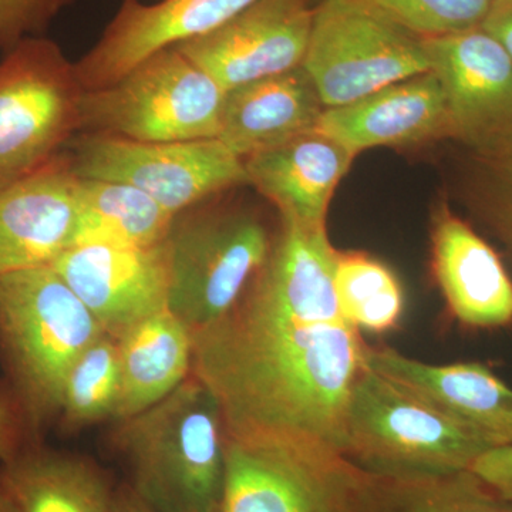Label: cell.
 Returning a JSON list of instances; mask_svg holds the SVG:
<instances>
[{
  "mask_svg": "<svg viewBox=\"0 0 512 512\" xmlns=\"http://www.w3.org/2000/svg\"><path fill=\"white\" fill-rule=\"evenodd\" d=\"M372 481L326 444L225 437L218 512H363Z\"/></svg>",
  "mask_w": 512,
  "mask_h": 512,
  "instance_id": "7",
  "label": "cell"
},
{
  "mask_svg": "<svg viewBox=\"0 0 512 512\" xmlns=\"http://www.w3.org/2000/svg\"><path fill=\"white\" fill-rule=\"evenodd\" d=\"M0 512H22L12 495L0 485Z\"/></svg>",
  "mask_w": 512,
  "mask_h": 512,
  "instance_id": "34",
  "label": "cell"
},
{
  "mask_svg": "<svg viewBox=\"0 0 512 512\" xmlns=\"http://www.w3.org/2000/svg\"><path fill=\"white\" fill-rule=\"evenodd\" d=\"M488 161V212L491 222L512 254V134Z\"/></svg>",
  "mask_w": 512,
  "mask_h": 512,
  "instance_id": "29",
  "label": "cell"
},
{
  "mask_svg": "<svg viewBox=\"0 0 512 512\" xmlns=\"http://www.w3.org/2000/svg\"><path fill=\"white\" fill-rule=\"evenodd\" d=\"M0 485L22 512H111L117 487L92 458L29 444L0 463Z\"/></svg>",
  "mask_w": 512,
  "mask_h": 512,
  "instance_id": "21",
  "label": "cell"
},
{
  "mask_svg": "<svg viewBox=\"0 0 512 512\" xmlns=\"http://www.w3.org/2000/svg\"><path fill=\"white\" fill-rule=\"evenodd\" d=\"M302 67L326 109L430 72L423 39L363 0H320Z\"/></svg>",
  "mask_w": 512,
  "mask_h": 512,
  "instance_id": "9",
  "label": "cell"
},
{
  "mask_svg": "<svg viewBox=\"0 0 512 512\" xmlns=\"http://www.w3.org/2000/svg\"><path fill=\"white\" fill-rule=\"evenodd\" d=\"M208 201L175 215L165 238L168 311L191 333L217 322L237 303L275 239L254 212Z\"/></svg>",
  "mask_w": 512,
  "mask_h": 512,
  "instance_id": "5",
  "label": "cell"
},
{
  "mask_svg": "<svg viewBox=\"0 0 512 512\" xmlns=\"http://www.w3.org/2000/svg\"><path fill=\"white\" fill-rule=\"evenodd\" d=\"M333 288L340 312L359 330L384 333L402 320L404 295L396 274L359 251L336 252Z\"/></svg>",
  "mask_w": 512,
  "mask_h": 512,
  "instance_id": "25",
  "label": "cell"
},
{
  "mask_svg": "<svg viewBox=\"0 0 512 512\" xmlns=\"http://www.w3.org/2000/svg\"><path fill=\"white\" fill-rule=\"evenodd\" d=\"M431 268L458 322L481 329L511 322L512 281L500 256L446 205L434 212Z\"/></svg>",
  "mask_w": 512,
  "mask_h": 512,
  "instance_id": "18",
  "label": "cell"
},
{
  "mask_svg": "<svg viewBox=\"0 0 512 512\" xmlns=\"http://www.w3.org/2000/svg\"><path fill=\"white\" fill-rule=\"evenodd\" d=\"M111 443L131 490L154 512H218L225 480V429L214 394L191 373L174 392L116 421Z\"/></svg>",
  "mask_w": 512,
  "mask_h": 512,
  "instance_id": "2",
  "label": "cell"
},
{
  "mask_svg": "<svg viewBox=\"0 0 512 512\" xmlns=\"http://www.w3.org/2000/svg\"><path fill=\"white\" fill-rule=\"evenodd\" d=\"M366 365L476 430L495 447L512 444V387L483 363L433 365L369 346Z\"/></svg>",
  "mask_w": 512,
  "mask_h": 512,
  "instance_id": "17",
  "label": "cell"
},
{
  "mask_svg": "<svg viewBox=\"0 0 512 512\" xmlns=\"http://www.w3.org/2000/svg\"><path fill=\"white\" fill-rule=\"evenodd\" d=\"M116 420L128 419L174 392L192 373V333L170 311L144 319L121 338Z\"/></svg>",
  "mask_w": 512,
  "mask_h": 512,
  "instance_id": "22",
  "label": "cell"
},
{
  "mask_svg": "<svg viewBox=\"0 0 512 512\" xmlns=\"http://www.w3.org/2000/svg\"><path fill=\"white\" fill-rule=\"evenodd\" d=\"M312 0H256L208 35L174 46L224 92L301 67Z\"/></svg>",
  "mask_w": 512,
  "mask_h": 512,
  "instance_id": "12",
  "label": "cell"
},
{
  "mask_svg": "<svg viewBox=\"0 0 512 512\" xmlns=\"http://www.w3.org/2000/svg\"><path fill=\"white\" fill-rule=\"evenodd\" d=\"M83 92L76 66L49 37L0 56V190L67 150L80 131Z\"/></svg>",
  "mask_w": 512,
  "mask_h": 512,
  "instance_id": "8",
  "label": "cell"
},
{
  "mask_svg": "<svg viewBox=\"0 0 512 512\" xmlns=\"http://www.w3.org/2000/svg\"><path fill=\"white\" fill-rule=\"evenodd\" d=\"M79 183L64 151L0 190V276L52 265L73 247Z\"/></svg>",
  "mask_w": 512,
  "mask_h": 512,
  "instance_id": "15",
  "label": "cell"
},
{
  "mask_svg": "<svg viewBox=\"0 0 512 512\" xmlns=\"http://www.w3.org/2000/svg\"><path fill=\"white\" fill-rule=\"evenodd\" d=\"M66 151L77 177L131 185L174 215L248 185L244 160L218 138L144 143L80 133Z\"/></svg>",
  "mask_w": 512,
  "mask_h": 512,
  "instance_id": "10",
  "label": "cell"
},
{
  "mask_svg": "<svg viewBox=\"0 0 512 512\" xmlns=\"http://www.w3.org/2000/svg\"><path fill=\"white\" fill-rule=\"evenodd\" d=\"M120 400L117 340L103 333L70 369L64 384L59 421L64 430H82L116 420Z\"/></svg>",
  "mask_w": 512,
  "mask_h": 512,
  "instance_id": "26",
  "label": "cell"
},
{
  "mask_svg": "<svg viewBox=\"0 0 512 512\" xmlns=\"http://www.w3.org/2000/svg\"><path fill=\"white\" fill-rule=\"evenodd\" d=\"M32 443L37 441L30 434L15 396L5 380H0V463Z\"/></svg>",
  "mask_w": 512,
  "mask_h": 512,
  "instance_id": "30",
  "label": "cell"
},
{
  "mask_svg": "<svg viewBox=\"0 0 512 512\" xmlns=\"http://www.w3.org/2000/svg\"><path fill=\"white\" fill-rule=\"evenodd\" d=\"M76 0H0V56L47 30Z\"/></svg>",
  "mask_w": 512,
  "mask_h": 512,
  "instance_id": "28",
  "label": "cell"
},
{
  "mask_svg": "<svg viewBox=\"0 0 512 512\" xmlns=\"http://www.w3.org/2000/svg\"><path fill=\"white\" fill-rule=\"evenodd\" d=\"M421 39L483 25L493 0H363Z\"/></svg>",
  "mask_w": 512,
  "mask_h": 512,
  "instance_id": "27",
  "label": "cell"
},
{
  "mask_svg": "<svg viewBox=\"0 0 512 512\" xmlns=\"http://www.w3.org/2000/svg\"><path fill=\"white\" fill-rule=\"evenodd\" d=\"M103 333L52 265L0 276V362L36 441L59 420L77 357Z\"/></svg>",
  "mask_w": 512,
  "mask_h": 512,
  "instance_id": "3",
  "label": "cell"
},
{
  "mask_svg": "<svg viewBox=\"0 0 512 512\" xmlns=\"http://www.w3.org/2000/svg\"><path fill=\"white\" fill-rule=\"evenodd\" d=\"M326 107L303 67L225 92L218 140L245 158L318 127Z\"/></svg>",
  "mask_w": 512,
  "mask_h": 512,
  "instance_id": "20",
  "label": "cell"
},
{
  "mask_svg": "<svg viewBox=\"0 0 512 512\" xmlns=\"http://www.w3.org/2000/svg\"><path fill=\"white\" fill-rule=\"evenodd\" d=\"M363 512H512V503L471 470L407 477L373 474Z\"/></svg>",
  "mask_w": 512,
  "mask_h": 512,
  "instance_id": "24",
  "label": "cell"
},
{
  "mask_svg": "<svg viewBox=\"0 0 512 512\" xmlns=\"http://www.w3.org/2000/svg\"><path fill=\"white\" fill-rule=\"evenodd\" d=\"M355 156L318 130L245 158L248 185L275 205L282 222L326 228L330 201Z\"/></svg>",
  "mask_w": 512,
  "mask_h": 512,
  "instance_id": "19",
  "label": "cell"
},
{
  "mask_svg": "<svg viewBox=\"0 0 512 512\" xmlns=\"http://www.w3.org/2000/svg\"><path fill=\"white\" fill-rule=\"evenodd\" d=\"M52 266L111 338L168 309L165 241L146 248L80 245Z\"/></svg>",
  "mask_w": 512,
  "mask_h": 512,
  "instance_id": "13",
  "label": "cell"
},
{
  "mask_svg": "<svg viewBox=\"0 0 512 512\" xmlns=\"http://www.w3.org/2000/svg\"><path fill=\"white\" fill-rule=\"evenodd\" d=\"M224 89L175 47L147 57L116 82L84 90L80 133L144 141L218 138Z\"/></svg>",
  "mask_w": 512,
  "mask_h": 512,
  "instance_id": "6",
  "label": "cell"
},
{
  "mask_svg": "<svg viewBox=\"0 0 512 512\" xmlns=\"http://www.w3.org/2000/svg\"><path fill=\"white\" fill-rule=\"evenodd\" d=\"M336 252L328 229L282 222L237 303L192 333V373L214 394L227 439L345 451L350 394L369 345L336 301Z\"/></svg>",
  "mask_w": 512,
  "mask_h": 512,
  "instance_id": "1",
  "label": "cell"
},
{
  "mask_svg": "<svg viewBox=\"0 0 512 512\" xmlns=\"http://www.w3.org/2000/svg\"><path fill=\"white\" fill-rule=\"evenodd\" d=\"M494 447L476 430L367 365L350 394L343 454L377 476L470 470Z\"/></svg>",
  "mask_w": 512,
  "mask_h": 512,
  "instance_id": "4",
  "label": "cell"
},
{
  "mask_svg": "<svg viewBox=\"0 0 512 512\" xmlns=\"http://www.w3.org/2000/svg\"><path fill=\"white\" fill-rule=\"evenodd\" d=\"M446 99L450 137L493 154L512 134V62L481 26L423 39Z\"/></svg>",
  "mask_w": 512,
  "mask_h": 512,
  "instance_id": "11",
  "label": "cell"
},
{
  "mask_svg": "<svg viewBox=\"0 0 512 512\" xmlns=\"http://www.w3.org/2000/svg\"><path fill=\"white\" fill-rule=\"evenodd\" d=\"M481 28L503 46L512 62V0H493Z\"/></svg>",
  "mask_w": 512,
  "mask_h": 512,
  "instance_id": "32",
  "label": "cell"
},
{
  "mask_svg": "<svg viewBox=\"0 0 512 512\" xmlns=\"http://www.w3.org/2000/svg\"><path fill=\"white\" fill-rule=\"evenodd\" d=\"M256 0H121L96 45L79 60L84 90L116 82L147 57L220 28Z\"/></svg>",
  "mask_w": 512,
  "mask_h": 512,
  "instance_id": "14",
  "label": "cell"
},
{
  "mask_svg": "<svg viewBox=\"0 0 512 512\" xmlns=\"http://www.w3.org/2000/svg\"><path fill=\"white\" fill-rule=\"evenodd\" d=\"M495 493L512 503V444L485 451L470 468Z\"/></svg>",
  "mask_w": 512,
  "mask_h": 512,
  "instance_id": "31",
  "label": "cell"
},
{
  "mask_svg": "<svg viewBox=\"0 0 512 512\" xmlns=\"http://www.w3.org/2000/svg\"><path fill=\"white\" fill-rule=\"evenodd\" d=\"M316 130L353 156L450 137L446 99L433 72L389 84L346 106L325 109Z\"/></svg>",
  "mask_w": 512,
  "mask_h": 512,
  "instance_id": "16",
  "label": "cell"
},
{
  "mask_svg": "<svg viewBox=\"0 0 512 512\" xmlns=\"http://www.w3.org/2000/svg\"><path fill=\"white\" fill-rule=\"evenodd\" d=\"M111 512H154L140 500V497L130 485L121 484L117 487L116 497H114L113 510Z\"/></svg>",
  "mask_w": 512,
  "mask_h": 512,
  "instance_id": "33",
  "label": "cell"
},
{
  "mask_svg": "<svg viewBox=\"0 0 512 512\" xmlns=\"http://www.w3.org/2000/svg\"><path fill=\"white\" fill-rule=\"evenodd\" d=\"M174 218L154 198L131 185L80 178L73 247H154L165 241Z\"/></svg>",
  "mask_w": 512,
  "mask_h": 512,
  "instance_id": "23",
  "label": "cell"
}]
</instances>
